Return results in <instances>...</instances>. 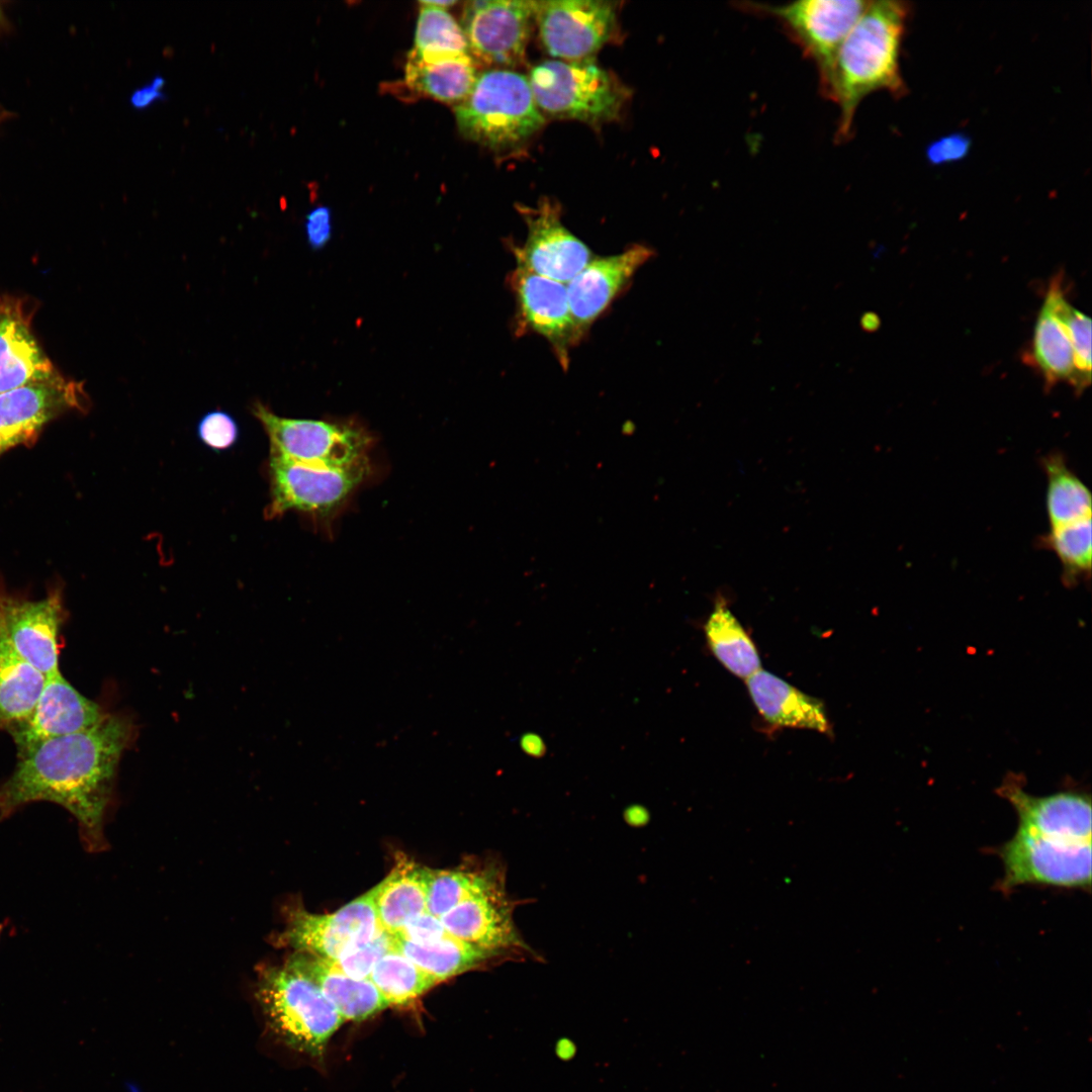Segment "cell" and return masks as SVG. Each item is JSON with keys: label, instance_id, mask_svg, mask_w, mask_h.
<instances>
[{"label": "cell", "instance_id": "obj_1", "mask_svg": "<svg viewBox=\"0 0 1092 1092\" xmlns=\"http://www.w3.org/2000/svg\"><path fill=\"white\" fill-rule=\"evenodd\" d=\"M135 729L128 715L107 713L91 728L17 754L14 770L0 782V821L31 803H55L75 818L86 849H102L118 765Z\"/></svg>", "mask_w": 1092, "mask_h": 1092}, {"label": "cell", "instance_id": "obj_2", "mask_svg": "<svg viewBox=\"0 0 1092 1092\" xmlns=\"http://www.w3.org/2000/svg\"><path fill=\"white\" fill-rule=\"evenodd\" d=\"M910 10L904 1H869L839 47L820 89L839 109L837 142L851 136L857 108L866 97L877 91L895 98L906 95L900 57Z\"/></svg>", "mask_w": 1092, "mask_h": 1092}, {"label": "cell", "instance_id": "obj_3", "mask_svg": "<svg viewBox=\"0 0 1092 1092\" xmlns=\"http://www.w3.org/2000/svg\"><path fill=\"white\" fill-rule=\"evenodd\" d=\"M454 112L463 136L495 151L520 146L545 121L528 77L507 68L477 75Z\"/></svg>", "mask_w": 1092, "mask_h": 1092}, {"label": "cell", "instance_id": "obj_4", "mask_svg": "<svg viewBox=\"0 0 1092 1092\" xmlns=\"http://www.w3.org/2000/svg\"><path fill=\"white\" fill-rule=\"evenodd\" d=\"M257 996L275 1033L311 1057L323 1056L345 1021L317 985L289 962L263 972Z\"/></svg>", "mask_w": 1092, "mask_h": 1092}, {"label": "cell", "instance_id": "obj_5", "mask_svg": "<svg viewBox=\"0 0 1092 1092\" xmlns=\"http://www.w3.org/2000/svg\"><path fill=\"white\" fill-rule=\"evenodd\" d=\"M528 80L543 115L589 124L616 119L628 97L621 82L590 59L543 61Z\"/></svg>", "mask_w": 1092, "mask_h": 1092}, {"label": "cell", "instance_id": "obj_6", "mask_svg": "<svg viewBox=\"0 0 1092 1092\" xmlns=\"http://www.w3.org/2000/svg\"><path fill=\"white\" fill-rule=\"evenodd\" d=\"M252 414L268 436L270 454L333 467L370 462L373 437L356 421L280 417L260 400L253 402Z\"/></svg>", "mask_w": 1092, "mask_h": 1092}, {"label": "cell", "instance_id": "obj_7", "mask_svg": "<svg viewBox=\"0 0 1092 1092\" xmlns=\"http://www.w3.org/2000/svg\"><path fill=\"white\" fill-rule=\"evenodd\" d=\"M370 462L333 467L292 461L270 454L271 502L267 518L289 511L330 520L343 509L369 474Z\"/></svg>", "mask_w": 1092, "mask_h": 1092}, {"label": "cell", "instance_id": "obj_8", "mask_svg": "<svg viewBox=\"0 0 1092 1092\" xmlns=\"http://www.w3.org/2000/svg\"><path fill=\"white\" fill-rule=\"evenodd\" d=\"M868 4L862 0H799L783 5L741 2L739 7L780 23L815 65L821 89L839 47Z\"/></svg>", "mask_w": 1092, "mask_h": 1092}, {"label": "cell", "instance_id": "obj_9", "mask_svg": "<svg viewBox=\"0 0 1092 1092\" xmlns=\"http://www.w3.org/2000/svg\"><path fill=\"white\" fill-rule=\"evenodd\" d=\"M1003 861L1002 891L1024 884L1091 888V841L1050 838L1017 829L998 848Z\"/></svg>", "mask_w": 1092, "mask_h": 1092}, {"label": "cell", "instance_id": "obj_10", "mask_svg": "<svg viewBox=\"0 0 1092 1092\" xmlns=\"http://www.w3.org/2000/svg\"><path fill=\"white\" fill-rule=\"evenodd\" d=\"M380 930L373 887L333 913L296 907L280 939L300 953L333 960L370 941Z\"/></svg>", "mask_w": 1092, "mask_h": 1092}, {"label": "cell", "instance_id": "obj_11", "mask_svg": "<svg viewBox=\"0 0 1092 1092\" xmlns=\"http://www.w3.org/2000/svg\"><path fill=\"white\" fill-rule=\"evenodd\" d=\"M518 905L502 878L466 898L440 919L447 932L502 959L525 961L536 956L518 931L513 913Z\"/></svg>", "mask_w": 1092, "mask_h": 1092}, {"label": "cell", "instance_id": "obj_12", "mask_svg": "<svg viewBox=\"0 0 1092 1092\" xmlns=\"http://www.w3.org/2000/svg\"><path fill=\"white\" fill-rule=\"evenodd\" d=\"M614 2L601 0L535 1V22L545 51L562 61L590 59L612 36Z\"/></svg>", "mask_w": 1092, "mask_h": 1092}, {"label": "cell", "instance_id": "obj_13", "mask_svg": "<svg viewBox=\"0 0 1092 1092\" xmlns=\"http://www.w3.org/2000/svg\"><path fill=\"white\" fill-rule=\"evenodd\" d=\"M535 1L474 0L462 13L469 54L485 65L513 67L525 58Z\"/></svg>", "mask_w": 1092, "mask_h": 1092}, {"label": "cell", "instance_id": "obj_14", "mask_svg": "<svg viewBox=\"0 0 1092 1092\" xmlns=\"http://www.w3.org/2000/svg\"><path fill=\"white\" fill-rule=\"evenodd\" d=\"M67 619L62 592L29 600L0 589V633L46 676L60 670V633Z\"/></svg>", "mask_w": 1092, "mask_h": 1092}, {"label": "cell", "instance_id": "obj_15", "mask_svg": "<svg viewBox=\"0 0 1092 1092\" xmlns=\"http://www.w3.org/2000/svg\"><path fill=\"white\" fill-rule=\"evenodd\" d=\"M86 405L82 383L61 374L0 393V456L31 444L51 421Z\"/></svg>", "mask_w": 1092, "mask_h": 1092}, {"label": "cell", "instance_id": "obj_16", "mask_svg": "<svg viewBox=\"0 0 1092 1092\" xmlns=\"http://www.w3.org/2000/svg\"><path fill=\"white\" fill-rule=\"evenodd\" d=\"M520 211L527 238L515 250L518 266L566 284L593 260L588 247L563 225L557 205L543 200Z\"/></svg>", "mask_w": 1092, "mask_h": 1092}, {"label": "cell", "instance_id": "obj_17", "mask_svg": "<svg viewBox=\"0 0 1092 1092\" xmlns=\"http://www.w3.org/2000/svg\"><path fill=\"white\" fill-rule=\"evenodd\" d=\"M106 715L98 703L80 694L59 670L46 676L30 715L6 732L15 744L17 755L43 740L91 728Z\"/></svg>", "mask_w": 1092, "mask_h": 1092}, {"label": "cell", "instance_id": "obj_18", "mask_svg": "<svg viewBox=\"0 0 1092 1092\" xmlns=\"http://www.w3.org/2000/svg\"><path fill=\"white\" fill-rule=\"evenodd\" d=\"M510 283L524 325L550 343L566 369L570 348L581 340L570 311L566 285L518 265Z\"/></svg>", "mask_w": 1092, "mask_h": 1092}, {"label": "cell", "instance_id": "obj_19", "mask_svg": "<svg viewBox=\"0 0 1092 1092\" xmlns=\"http://www.w3.org/2000/svg\"><path fill=\"white\" fill-rule=\"evenodd\" d=\"M653 256L652 249L633 245L622 253L590 260L565 284L570 311L580 339L636 271Z\"/></svg>", "mask_w": 1092, "mask_h": 1092}, {"label": "cell", "instance_id": "obj_20", "mask_svg": "<svg viewBox=\"0 0 1092 1092\" xmlns=\"http://www.w3.org/2000/svg\"><path fill=\"white\" fill-rule=\"evenodd\" d=\"M998 793L1016 811L1017 829L1050 838L1091 841L1089 795L1060 792L1038 797L1011 782L1002 785Z\"/></svg>", "mask_w": 1092, "mask_h": 1092}, {"label": "cell", "instance_id": "obj_21", "mask_svg": "<svg viewBox=\"0 0 1092 1092\" xmlns=\"http://www.w3.org/2000/svg\"><path fill=\"white\" fill-rule=\"evenodd\" d=\"M22 299L0 298V393L60 373L31 332Z\"/></svg>", "mask_w": 1092, "mask_h": 1092}, {"label": "cell", "instance_id": "obj_22", "mask_svg": "<svg viewBox=\"0 0 1092 1092\" xmlns=\"http://www.w3.org/2000/svg\"><path fill=\"white\" fill-rule=\"evenodd\" d=\"M746 687L757 711L768 723L830 732L824 704L781 677L760 668L746 678Z\"/></svg>", "mask_w": 1092, "mask_h": 1092}, {"label": "cell", "instance_id": "obj_23", "mask_svg": "<svg viewBox=\"0 0 1092 1092\" xmlns=\"http://www.w3.org/2000/svg\"><path fill=\"white\" fill-rule=\"evenodd\" d=\"M428 867L397 852L389 874L375 886V909L380 927L397 934L414 917L427 911Z\"/></svg>", "mask_w": 1092, "mask_h": 1092}, {"label": "cell", "instance_id": "obj_24", "mask_svg": "<svg viewBox=\"0 0 1092 1092\" xmlns=\"http://www.w3.org/2000/svg\"><path fill=\"white\" fill-rule=\"evenodd\" d=\"M289 963L317 985L344 1020L362 1021L388 1006L369 979L349 977L322 958L298 953Z\"/></svg>", "mask_w": 1092, "mask_h": 1092}, {"label": "cell", "instance_id": "obj_25", "mask_svg": "<svg viewBox=\"0 0 1092 1092\" xmlns=\"http://www.w3.org/2000/svg\"><path fill=\"white\" fill-rule=\"evenodd\" d=\"M477 78L470 54L421 57L412 50L404 67L406 86L446 103L461 102Z\"/></svg>", "mask_w": 1092, "mask_h": 1092}, {"label": "cell", "instance_id": "obj_26", "mask_svg": "<svg viewBox=\"0 0 1092 1092\" xmlns=\"http://www.w3.org/2000/svg\"><path fill=\"white\" fill-rule=\"evenodd\" d=\"M46 682V675L23 659L0 633V731L26 719Z\"/></svg>", "mask_w": 1092, "mask_h": 1092}, {"label": "cell", "instance_id": "obj_27", "mask_svg": "<svg viewBox=\"0 0 1092 1092\" xmlns=\"http://www.w3.org/2000/svg\"><path fill=\"white\" fill-rule=\"evenodd\" d=\"M393 947L439 983L492 961L503 960L450 934L425 943L411 942L394 935Z\"/></svg>", "mask_w": 1092, "mask_h": 1092}, {"label": "cell", "instance_id": "obj_28", "mask_svg": "<svg viewBox=\"0 0 1092 1092\" xmlns=\"http://www.w3.org/2000/svg\"><path fill=\"white\" fill-rule=\"evenodd\" d=\"M704 629L713 654L730 672L747 678L760 669L753 641L722 600L715 604Z\"/></svg>", "mask_w": 1092, "mask_h": 1092}, {"label": "cell", "instance_id": "obj_29", "mask_svg": "<svg viewBox=\"0 0 1092 1092\" xmlns=\"http://www.w3.org/2000/svg\"><path fill=\"white\" fill-rule=\"evenodd\" d=\"M1046 477L1045 510L1050 527H1057L1091 516V493L1080 477L1068 466L1061 453H1051L1041 460Z\"/></svg>", "mask_w": 1092, "mask_h": 1092}, {"label": "cell", "instance_id": "obj_30", "mask_svg": "<svg viewBox=\"0 0 1092 1092\" xmlns=\"http://www.w3.org/2000/svg\"><path fill=\"white\" fill-rule=\"evenodd\" d=\"M505 876L503 867L494 863L476 869L428 868L427 912L441 918L457 904Z\"/></svg>", "mask_w": 1092, "mask_h": 1092}, {"label": "cell", "instance_id": "obj_31", "mask_svg": "<svg viewBox=\"0 0 1092 1092\" xmlns=\"http://www.w3.org/2000/svg\"><path fill=\"white\" fill-rule=\"evenodd\" d=\"M1032 358L1042 373L1045 388L1069 381L1075 388L1076 368L1072 344L1064 326L1043 304L1035 322Z\"/></svg>", "mask_w": 1092, "mask_h": 1092}, {"label": "cell", "instance_id": "obj_32", "mask_svg": "<svg viewBox=\"0 0 1092 1092\" xmlns=\"http://www.w3.org/2000/svg\"><path fill=\"white\" fill-rule=\"evenodd\" d=\"M369 980L388 1006L413 1003L439 983L394 947L376 963Z\"/></svg>", "mask_w": 1092, "mask_h": 1092}, {"label": "cell", "instance_id": "obj_33", "mask_svg": "<svg viewBox=\"0 0 1092 1092\" xmlns=\"http://www.w3.org/2000/svg\"><path fill=\"white\" fill-rule=\"evenodd\" d=\"M1091 516L1065 525L1050 527L1039 544L1053 551L1062 566V580L1076 585L1091 574Z\"/></svg>", "mask_w": 1092, "mask_h": 1092}, {"label": "cell", "instance_id": "obj_34", "mask_svg": "<svg viewBox=\"0 0 1092 1092\" xmlns=\"http://www.w3.org/2000/svg\"><path fill=\"white\" fill-rule=\"evenodd\" d=\"M1061 283L1060 276L1052 280L1043 304L1067 331L1077 373L1075 389L1081 393L1091 380V320L1067 301Z\"/></svg>", "mask_w": 1092, "mask_h": 1092}, {"label": "cell", "instance_id": "obj_35", "mask_svg": "<svg viewBox=\"0 0 1092 1092\" xmlns=\"http://www.w3.org/2000/svg\"><path fill=\"white\" fill-rule=\"evenodd\" d=\"M416 54L425 57L469 54L462 27L444 9L421 5L416 33Z\"/></svg>", "mask_w": 1092, "mask_h": 1092}, {"label": "cell", "instance_id": "obj_36", "mask_svg": "<svg viewBox=\"0 0 1092 1092\" xmlns=\"http://www.w3.org/2000/svg\"><path fill=\"white\" fill-rule=\"evenodd\" d=\"M394 935L383 929L370 941L354 947L333 960H325L332 967L355 979H369L376 963L393 948Z\"/></svg>", "mask_w": 1092, "mask_h": 1092}, {"label": "cell", "instance_id": "obj_37", "mask_svg": "<svg viewBox=\"0 0 1092 1092\" xmlns=\"http://www.w3.org/2000/svg\"><path fill=\"white\" fill-rule=\"evenodd\" d=\"M197 435L201 442L213 450H225L236 444L239 426L228 413L215 410L205 414L198 422Z\"/></svg>", "mask_w": 1092, "mask_h": 1092}, {"label": "cell", "instance_id": "obj_38", "mask_svg": "<svg viewBox=\"0 0 1092 1092\" xmlns=\"http://www.w3.org/2000/svg\"><path fill=\"white\" fill-rule=\"evenodd\" d=\"M972 148V139L963 131L939 136L927 145L925 159L931 166H942L964 160Z\"/></svg>", "mask_w": 1092, "mask_h": 1092}, {"label": "cell", "instance_id": "obj_39", "mask_svg": "<svg viewBox=\"0 0 1092 1092\" xmlns=\"http://www.w3.org/2000/svg\"><path fill=\"white\" fill-rule=\"evenodd\" d=\"M447 934L449 933L442 924L441 919L426 911L412 918L395 935L411 942L425 943L437 940Z\"/></svg>", "mask_w": 1092, "mask_h": 1092}, {"label": "cell", "instance_id": "obj_40", "mask_svg": "<svg viewBox=\"0 0 1092 1092\" xmlns=\"http://www.w3.org/2000/svg\"><path fill=\"white\" fill-rule=\"evenodd\" d=\"M307 243L312 250L323 249L332 237V213L328 206H317L305 219Z\"/></svg>", "mask_w": 1092, "mask_h": 1092}, {"label": "cell", "instance_id": "obj_41", "mask_svg": "<svg viewBox=\"0 0 1092 1092\" xmlns=\"http://www.w3.org/2000/svg\"><path fill=\"white\" fill-rule=\"evenodd\" d=\"M165 97L166 94L161 89L154 87L150 83L135 89L130 95L129 102L133 107L138 109H143L150 106L155 101L162 100Z\"/></svg>", "mask_w": 1092, "mask_h": 1092}, {"label": "cell", "instance_id": "obj_42", "mask_svg": "<svg viewBox=\"0 0 1092 1092\" xmlns=\"http://www.w3.org/2000/svg\"><path fill=\"white\" fill-rule=\"evenodd\" d=\"M521 748L525 753L534 757H540L544 755L546 747L543 739L534 733H527L523 735L520 741Z\"/></svg>", "mask_w": 1092, "mask_h": 1092}, {"label": "cell", "instance_id": "obj_43", "mask_svg": "<svg viewBox=\"0 0 1092 1092\" xmlns=\"http://www.w3.org/2000/svg\"><path fill=\"white\" fill-rule=\"evenodd\" d=\"M881 325V321L878 314L869 311L862 314L860 318V326L866 332H876Z\"/></svg>", "mask_w": 1092, "mask_h": 1092}, {"label": "cell", "instance_id": "obj_44", "mask_svg": "<svg viewBox=\"0 0 1092 1092\" xmlns=\"http://www.w3.org/2000/svg\"><path fill=\"white\" fill-rule=\"evenodd\" d=\"M421 5L432 6L440 9H446L456 4V1L452 0H423L420 1Z\"/></svg>", "mask_w": 1092, "mask_h": 1092}, {"label": "cell", "instance_id": "obj_45", "mask_svg": "<svg viewBox=\"0 0 1092 1092\" xmlns=\"http://www.w3.org/2000/svg\"><path fill=\"white\" fill-rule=\"evenodd\" d=\"M0 16H1V7H0Z\"/></svg>", "mask_w": 1092, "mask_h": 1092}, {"label": "cell", "instance_id": "obj_46", "mask_svg": "<svg viewBox=\"0 0 1092 1092\" xmlns=\"http://www.w3.org/2000/svg\"><path fill=\"white\" fill-rule=\"evenodd\" d=\"M0 119H1V113H0Z\"/></svg>", "mask_w": 1092, "mask_h": 1092}]
</instances>
